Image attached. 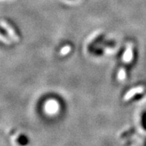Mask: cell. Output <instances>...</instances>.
Instances as JSON below:
<instances>
[{"instance_id":"6da1fadb","label":"cell","mask_w":146,"mask_h":146,"mask_svg":"<svg viewBox=\"0 0 146 146\" xmlns=\"http://www.w3.org/2000/svg\"><path fill=\"white\" fill-rule=\"evenodd\" d=\"M0 25H2V27L4 28L6 31H8L9 35L11 36V38L13 39L14 40H15L16 42H19V37L17 35L15 31H14V29H13V27H12L11 25H10V24H8V23L6 21H5V20H1V21H0Z\"/></svg>"},{"instance_id":"7a4b0ae2","label":"cell","mask_w":146,"mask_h":146,"mask_svg":"<svg viewBox=\"0 0 146 146\" xmlns=\"http://www.w3.org/2000/svg\"><path fill=\"white\" fill-rule=\"evenodd\" d=\"M143 90H144V89H143V87H136V88L132 89V90H131L127 92V94L125 95L124 99H125V101L129 100V99H130L131 97H133V96H134V95L137 94V93H140V92H142V91H143Z\"/></svg>"},{"instance_id":"3957f363","label":"cell","mask_w":146,"mask_h":146,"mask_svg":"<svg viewBox=\"0 0 146 146\" xmlns=\"http://www.w3.org/2000/svg\"><path fill=\"white\" fill-rule=\"evenodd\" d=\"M58 103L54 101H50V102L47 103L46 106V110L48 112V113H54L58 110Z\"/></svg>"},{"instance_id":"277c9868","label":"cell","mask_w":146,"mask_h":146,"mask_svg":"<svg viewBox=\"0 0 146 146\" xmlns=\"http://www.w3.org/2000/svg\"><path fill=\"white\" fill-rule=\"evenodd\" d=\"M131 58H132V48L131 46H128L125 54H124L123 59L125 61H130Z\"/></svg>"},{"instance_id":"5b68a950","label":"cell","mask_w":146,"mask_h":146,"mask_svg":"<svg viewBox=\"0 0 146 146\" xmlns=\"http://www.w3.org/2000/svg\"><path fill=\"white\" fill-rule=\"evenodd\" d=\"M0 41H2V42H4L5 44H11V40H10L9 39L7 38L6 36H5L4 35H2V34H1V33H0Z\"/></svg>"},{"instance_id":"8992f818","label":"cell","mask_w":146,"mask_h":146,"mask_svg":"<svg viewBox=\"0 0 146 146\" xmlns=\"http://www.w3.org/2000/svg\"><path fill=\"white\" fill-rule=\"evenodd\" d=\"M125 76H126V73H125V69H124V68H121L119 72L118 78H119V80H123L125 78Z\"/></svg>"},{"instance_id":"52a82bcc","label":"cell","mask_w":146,"mask_h":146,"mask_svg":"<svg viewBox=\"0 0 146 146\" xmlns=\"http://www.w3.org/2000/svg\"><path fill=\"white\" fill-rule=\"evenodd\" d=\"M70 49H71L70 46H65V47H64V48H62L60 54H61L62 55H65V54H66L67 53H69V51H70Z\"/></svg>"}]
</instances>
